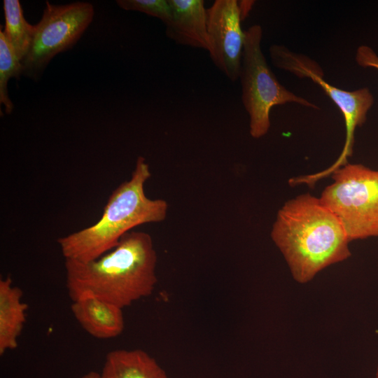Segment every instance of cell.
<instances>
[{
    "mask_svg": "<svg viewBox=\"0 0 378 378\" xmlns=\"http://www.w3.org/2000/svg\"><path fill=\"white\" fill-rule=\"evenodd\" d=\"M271 237L293 278L302 284L351 255L350 241L338 218L320 198L309 193L289 200L281 207Z\"/></svg>",
    "mask_w": 378,
    "mask_h": 378,
    "instance_id": "6da1fadb",
    "label": "cell"
},
{
    "mask_svg": "<svg viewBox=\"0 0 378 378\" xmlns=\"http://www.w3.org/2000/svg\"><path fill=\"white\" fill-rule=\"evenodd\" d=\"M150 235L130 231L111 251L88 262L65 260L66 285L74 300L91 295L123 309L150 295L157 283Z\"/></svg>",
    "mask_w": 378,
    "mask_h": 378,
    "instance_id": "7a4b0ae2",
    "label": "cell"
},
{
    "mask_svg": "<svg viewBox=\"0 0 378 378\" xmlns=\"http://www.w3.org/2000/svg\"><path fill=\"white\" fill-rule=\"evenodd\" d=\"M150 176L149 165L144 157L139 156L130 179L112 192L99 220L57 239L65 260H95L114 248L132 228L164 220L167 202L162 199H150L144 192V185Z\"/></svg>",
    "mask_w": 378,
    "mask_h": 378,
    "instance_id": "3957f363",
    "label": "cell"
},
{
    "mask_svg": "<svg viewBox=\"0 0 378 378\" xmlns=\"http://www.w3.org/2000/svg\"><path fill=\"white\" fill-rule=\"evenodd\" d=\"M319 197L338 218L350 241L378 237V171L360 164L342 166Z\"/></svg>",
    "mask_w": 378,
    "mask_h": 378,
    "instance_id": "277c9868",
    "label": "cell"
},
{
    "mask_svg": "<svg viewBox=\"0 0 378 378\" xmlns=\"http://www.w3.org/2000/svg\"><path fill=\"white\" fill-rule=\"evenodd\" d=\"M262 29L254 24L245 31L239 78L241 100L249 115V132L253 138L265 136L270 127L272 108L289 102L318 108L307 99L288 90L276 79L261 49Z\"/></svg>",
    "mask_w": 378,
    "mask_h": 378,
    "instance_id": "5b68a950",
    "label": "cell"
},
{
    "mask_svg": "<svg viewBox=\"0 0 378 378\" xmlns=\"http://www.w3.org/2000/svg\"><path fill=\"white\" fill-rule=\"evenodd\" d=\"M271 59L274 66L289 71L300 77H307L320 85L326 94L342 112L346 127V137L341 154L336 161L323 171L308 174L305 181L313 186L318 181L331 175L346 164L352 155L354 133L357 127L366 120L367 113L374 103V98L368 88L354 91H346L331 85L323 78V71L314 62L301 55L290 52L286 48L274 45L270 48Z\"/></svg>",
    "mask_w": 378,
    "mask_h": 378,
    "instance_id": "8992f818",
    "label": "cell"
},
{
    "mask_svg": "<svg viewBox=\"0 0 378 378\" xmlns=\"http://www.w3.org/2000/svg\"><path fill=\"white\" fill-rule=\"evenodd\" d=\"M94 13L88 2L54 5L46 1L29 52L22 61V75L38 80L52 57L76 43Z\"/></svg>",
    "mask_w": 378,
    "mask_h": 378,
    "instance_id": "52a82bcc",
    "label": "cell"
},
{
    "mask_svg": "<svg viewBox=\"0 0 378 378\" xmlns=\"http://www.w3.org/2000/svg\"><path fill=\"white\" fill-rule=\"evenodd\" d=\"M237 0H216L207 8L209 54L214 65L232 82L239 78L245 31Z\"/></svg>",
    "mask_w": 378,
    "mask_h": 378,
    "instance_id": "ba28073f",
    "label": "cell"
},
{
    "mask_svg": "<svg viewBox=\"0 0 378 378\" xmlns=\"http://www.w3.org/2000/svg\"><path fill=\"white\" fill-rule=\"evenodd\" d=\"M171 17L166 35L176 43L209 51L207 8L203 0H168Z\"/></svg>",
    "mask_w": 378,
    "mask_h": 378,
    "instance_id": "9c48e42d",
    "label": "cell"
},
{
    "mask_svg": "<svg viewBox=\"0 0 378 378\" xmlns=\"http://www.w3.org/2000/svg\"><path fill=\"white\" fill-rule=\"evenodd\" d=\"M71 309L80 326L95 338H114L124 330L122 309L99 298L82 295L72 301Z\"/></svg>",
    "mask_w": 378,
    "mask_h": 378,
    "instance_id": "30bf717a",
    "label": "cell"
},
{
    "mask_svg": "<svg viewBox=\"0 0 378 378\" xmlns=\"http://www.w3.org/2000/svg\"><path fill=\"white\" fill-rule=\"evenodd\" d=\"M22 290L14 286L8 276L0 279V355L18 346V340L26 322L28 308Z\"/></svg>",
    "mask_w": 378,
    "mask_h": 378,
    "instance_id": "8fae6325",
    "label": "cell"
},
{
    "mask_svg": "<svg viewBox=\"0 0 378 378\" xmlns=\"http://www.w3.org/2000/svg\"><path fill=\"white\" fill-rule=\"evenodd\" d=\"M99 378H168L156 360L141 349L108 352Z\"/></svg>",
    "mask_w": 378,
    "mask_h": 378,
    "instance_id": "7c38bea8",
    "label": "cell"
},
{
    "mask_svg": "<svg viewBox=\"0 0 378 378\" xmlns=\"http://www.w3.org/2000/svg\"><path fill=\"white\" fill-rule=\"evenodd\" d=\"M4 11L6 22L4 34L22 62L29 52L35 25L27 22L18 0H4Z\"/></svg>",
    "mask_w": 378,
    "mask_h": 378,
    "instance_id": "4fadbf2b",
    "label": "cell"
},
{
    "mask_svg": "<svg viewBox=\"0 0 378 378\" xmlns=\"http://www.w3.org/2000/svg\"><path fill=\"white\" fill-rule=\"evenodd\" d=\"M22 75V62L13 46L0 29V102L5 107L7 114L13 110L14 105L9 98L8 82L11 78Z\"/></svg>",
    "mask_w": 378,
    "mask_h": 378,
    "instance_id": "5bb4252c",
    "label": "cell"
},
{
    "mask_svg": "<svg viewBox=\"0 0 378 378\" xmlns=\"http://www.w3.org/2000/svg\"><path fill=\"white\" fill-rule=\"evenodd\" d=\"M117 4L125 10L139 11L159 18L166 24L171 17L168 0H118Z\"/></svg>",
    "mask_w": 378,
    "mask_h": 378,
    "instance_id": "9a60e30c",
    "label": "cell"
},
{
    "mask_svg": "<svg viewBox=\"0 0 378 378\" xmlns=\"http://www.w3.org/2000/svg\"><path fill=\"white\" fill-rule=\"evenodd\" d=\"M356 60L360 66L372 67L378 70V55L369 46H361L358 48Z\"/></svg>",
    "mask_w": 378,
    "mask_h": 378,
    "instance_id": "2e32d148",
    "label": "cell"
},
{
    "mask_svg": "<svg viewBox=\"0 0 378 378\" xmlns=\"http://www.w3.org/2000/svg\"><path fill=\"white\" fill-rule=\"evenodd\" d=\"M254 1H238L241 20H243L250 12Z\"/></svg>",
    "mask_w": 378,
    "mask_h": 378,
    "instance_id": "e0dca14e",
    "label": "cell"
},
{
    "mask_svg": "<svg viewBox=\"0 0 378 378\" xmlns=\"http://www.w3.org/2000/svg\"><path fill=\"white\" fill-rule=\"evenodd\" d=\"M80 378H99V373L91 371L85 374Z\"/></svg>",
    "mask_w": 378,
    "mask_h": 378,
    "instance_id": "ac0fdd59",
    "label": "cell"
},
{
    "mask_svg": "<svg viewBox=\"0 0 378 378\" xmlns=\"http://www.w3.org/2000/svg\"><path fill=\"white\" fill-rule=\"evenodd\" d=\"M374 378H378V366H377V370H376V373H375Z\"/></svg>",
    "mask_w": 378,
    "mask_h": 378,
    "instance_id": "d6986e66",
    "label": "cell"
}]
</instances>
